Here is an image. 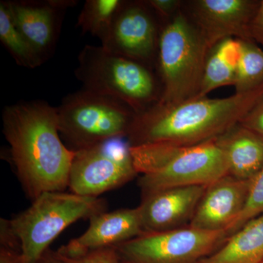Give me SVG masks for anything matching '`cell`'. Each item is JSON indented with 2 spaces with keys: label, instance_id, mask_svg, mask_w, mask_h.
I'll list each match as a JSON object with an SVG mask.
<instances>
[{
  "label": "cell",
  "instance_id": "26",
  "mask_svg": "<svg viewBox=\"0 0 263 263\" xmlns=\"http://www.w3.org/2000/svg\"><path fill=\"white\" fill-rule=\"evenodd\" d=\"M249 33L251 39L255 40L257 42L260 43L263 47V1L259 3L251 22Z\"/></svg>",
  "mask_w": 263,
  "mask_h": 263
},
{
  "label": "cell",
  "instance_id": "20",
  "mask_svg": "<svg viewBox=\"0 0 263 263\" xmlns=\"http://www.w3.org/2000/svg\"><path fill=\"white\" fill-rule=\"evenodd\" d=\"M122 3V0H87L78 18L77 27L84 34L89 33L101 41Z\"/></svg>",
  "mask_w": 263,
  "mask_h": 263
},
{
  "label": "cell",
  "instance_id": "3",
  "mask_svg": "<svg viewBox=\"0 0 263 263\" xmlns=\"http://www.w3.org/2000/svg\"><path fill=\"white\" fill-rule=\"evenodd\" d=\"M142 197L179 186H209L228 174L226 155L215 139L195 146L148 143L130 146Z\"/></svg>",
  "mask_w": 263,
  "mask_h": 263
},
{
  "label": "cell",
  "instance_id": "21",
  "mask_svg": "<svg viewBox=\"0 0 263 263\" xmlns=\"http://www.w3.org/2000/svg\"><path fill=\"white\" fill-rule=\"evenodd\" d=\"M234 86L236 94H246L263 87V50L252 41H243Z\"/></svg>",
  "mask_w": 263,
  "mask_h": 263
},
{
  "label": "cell",
  "instance_id": "9",
  "mask_svg": "<svg viewBox=\"0 0 263 263\" xmlns=\"http://www.w3.org/2000/svg\"><path fill=\"white\" fill-rule=\"evenodd\" d=\"M137 174L129 143L117 138L76 151L68 187L76 195L98 197L129 182Z\"/></svg>",
  "mask_w": 263,
  "mask_h": 263
},
{
  "label": "cell",
  "instance_id": "6",
  "mask_svg": "<svg viewBox=\"0 0 263 263\" xmlns=\"http://www.w3.org/2000/svg\"><path fill=\"white\" fill-rule=\"evenodd\" d=\"M75 75L84 89L121 100L138 114L160 98L148 66L102 46L87 45L81 50Z\"/></svg>",
  "mask_w": 263,
  "mask_h": 263
},
{
  "label": "cell",
  "instance_id": "15",
  "mask_svg": "<svg viewBox=\"0 0 263 263\" xmlns=\"http://www.w3.org/2000/svg\"><path fill=\"white\" fill-rule=\"evenodd\" d=\"M206 187L179 186L142 197L138 207L143 231H167L188 226Z\"/></svg>",
  "mask_w": 263,
  "mask_h": 263
},
{
  "label": "cell",
  "instance_id": "2",
  "mask_svg": "<svg viewBox=\"0 0 263 263\" xmlns=\"http://www.w3.org/2000/svg\"><path fill=\"white\" fill-rule=\"evenodd\" d=\"M262 96L263 87L224 98L195 97L176 104L157 102L137 114L127 141L130 146L201 144L238 124Z\"/></svg>",
  "mask_w": 263,
  "mask_h": 263
},
{
  "label": "cell",
  "instance_id": "24",
  "mask_svg": "<svg viewBox=\"0 0 263 263\" xmlns=\"http://www.w3.org/2000/svg\"><path fill=\"white\" fill-rule=\"evenodd\" d=\"M239 124L263 136V96L246 114Z\"/></svg>",
  "mask_w": 263,
  "mask_h": 263
},
{
  "label": "cell",
  "instance_id": "1",
  "mask_svg": "<svg viewBox=\"0 0 263 263\" xmlns=\"http://www.w3.org/2000/svg\"><path fill=\"white\" fill-rule=\"evenodd\" d=\"M3 133L26 195L34 200L47 192H64L76 151L62 142L57 109L43 101L6 107Z\"/></svg>",
  "mask_w": 263,
  "mask_h": 263
},
{
  "label": "cell",
  "instance_id": "17",
  "mask_svg": "<svg viewBox=\"0 0 263 263\" xmlns=\"http://www.w3.org/2000/svg\"><path fill=\"white\" fill-rule=\"evenodd\" d=\"M263 214L230 235L216 252L197 263H262Z\"/></svg>",
  "mask_w": 263,
  "mask_h": 263
},
{
  "label": "cell",
  "instance_id": "19",
  "mask_svg": "<svg viewBox=\"0 0 263 263\" xmlns=\"http://www.w3.org/2000/svg\"><path fill=\"white\" fill-rule=\"evenodd\" d=\"M0 41L19 66L34 69L44 63L36 50L15 27L4 1L0 3Z\"/></svg>",
  "mask_w": 263,
  "mask_h": 263
},
{
  "label": "cell",
  "instance_id": "7",
  "mask_svg": "<svg viewBox=\"0 0 263 263\" xmlns=\"http://www.w3.org/2000/svg\"><path fill=\"white\" fill-rule=\"evenodd\" d=\"M57 109L60 134L74 151L127 138L138 114L121 100L85 89L66 97Z\"/></svg>",
  "mask_w": 263,
  "mask_h": 263
},
{
  "label": "cell",
  "instance_id": "8",
  "mask_svg": "<svg viewBox=\"0 0 263 263\" xmlns=\"http://www.w3.org/2000/svg\"><path fill=\"white\" fill-rule=\"evenodd\" d=\"M228 233L190 226L143 232L114 248L122 263H197L223 245Z\"/></svg>",
  "mask_w": 263,
  "mask_h": 263
},
{
  "label": "cell",
  "instance_id": "25",
  "mask_svg": "<svg viewBox=\"0 0 263 263\" xmlns=\"http://www.w3.org/2000/svg\"><path fill=\"white\" fill-rule=\"evenodd\" d=\"M155 13L162 17L168 18L176 14L181 2L177 0H149L146 1Z\"/></svg>",
  "mask_w": 263,
  "mask_h": 263
},
{
  "label": "cell",
  "instance_id": "16",
  "mask_svg": "<svg viewBox=\"0 0 263 263\" xmlns=\"http://www.w3.org/2000/svg\"><path fill=\"white\" fill-rule=\"evenodd\" d=\"M226 155L228 175L252 179L263 167V136L245 126L235 124L215 139Z\"/></svg>",
  "mask_w": 263,
  "mask_h": 263
},
{
  "label": "cell",
  "instance_id": "13",
  "mask_svg": "<svg viewBox=\"0 0 263 263\" xmlns=\"http://www.w3.org/2000/svg\"><path fill=\"white\" fill-rule=\"evenodd\" d=\"M251 182L228 174L209 184L188 226L228 233L245 209Z\"/></svg>",
  "mask_w": 263,
  "mask_h": 263
},
{
  "label": "cell",
  "instance_id": "23",
  "mask_svg": "<svg viewBox=\"0 0 263 263\" xmlns=\"http://www.w3.org/2000/svg\"><path fill=\"white\" fill-rule=\"evenodd\" d=\"M56 253L57 257L65 263H122L114 247L94 249L79 257H68Z\"/></svg>",
  "mask_w": 263,
  "mask_h": 263
},
{
  "label": "cell",
  "instance_id": "22",
  "mask_svg": "<svg viewBox=\"0 0 263 263\" xmlns=\"http://www.w3.org/2000/svg\"><path fill=\"white\" fill-rule=\"evenodd\" d=\"M261 214H263V167L252 179L245 209L239 217L230 227L228 235L230 236L246 223Z\"/></svg>",
  "mask_w": 263,
  "mask_h": 263
},
{
  "label": "cell",
  "instance_id": "11",
  "mask_svg": "<svg viewBox=\"0 0 263 263\" xmlns=\"http://www.w3.org/2000/svg\"><path fill=\"white\" fill-rule=\"evenodd\" d=\"M16 28L36 50L43 62L52 56L62 27V15L72 0L4 1Z\"/></svg>",
  "mask_w": 263,
  "mask_h": 263
},
{
  "label": "cell",
  "instance_id": "27",
  "mask_svg": "<svg viewBox=\"0 0 263 263\" xmlns=\"http://www.w3.org/2000/svg\"><path fill=\"white\" fill-rule=\"evenodd\" d=\"M37 263H65L57 257L56 253L49 249L43 254Z\"/></svg>",
  "mask_w": 263,
  "mask_h": 263
},
{
  "label": "cell",
  "instance_id": "28",
  "mask_svg": "<svg viewBox=\"0 0 263 263\" xmlns=\"http://www.w3.org/2000/svg\"><path fill=\"white\" fill-rule=\"evenodd\" d=\"M263 263V262H262Z\"/></svg>",
  "mask_w": 263,
  "mask_h": 263
},
{
  "label": "cell",
  "instance_id": "5",
  "mask_svg": "<svg viewBox=\"0 0 263 263\" xmlns=\"http://www.w3.org/2000/svg\"><path fill=\"white\" fill-rule=\"evenodd\" d=\"M98 197L47 192L13 219L10 226L20 242L24 263H37L53 240L72 223L105 212Z\"/></svg>",
  "mask_w": 263,
  "mask_h": 263
},
{
  "label": "cell",
  "instance_id": "4",
  "mask_svg": "<svg viewBox=\"0 0 263 263\" xmlns=\"http://www.w3.org/2000/svg\"><path fill=\"white\" fill-rule=\"evenodd\" d=\"M210 51L195 24L176 13L159 36L157 60L162 89L157 102L176 104L197 97Z\"/></svg>",
  "mask_w": 263,
  "mask_h": 263
},
{
  "label": "cell",
  "instance_id": "18",
  "mask_svg": "<svg viewBox=\"0 0 263 263\" xmlns=\"http://www.w3.org/2000/svg\"><path fill=\"white\" fill-rule=\"evenodd\" d=\"M243 42L227 38L213 47L208 55L201 87L197 97H205L221 86H234Z\"/></svg>",
  "mask_w": 263,
  "mask_h": 263
},
{
  "label": "cell",
  "instance_id": "10",
  "mask_svg": "<svg viewBox=\"0 0 263 263\" xmlns=\"http://www.w3.org/2000/svg\"><path fill=\"white\" fill-rule=\"evenodd\" d=\"M151 10L146 2L123 1L101 41L102 47L146 65L150 63L157 54L160 32Z\"/></svg>",
  "mask_w": 263,
  "mask_h": 263
},
{
  "label": "cell",
  "instance_id": "12",
  "mask_svg": "<svg viewBox=\"0 0 263 263\" xmlns=\"http://www.w3.org/2000/svg\"><path fill=\"white\" fill-rule=\"evenodd\" d=\"M259 3L249 0H198L193 22L212 49L227 38L252 41L249 27Z\"/></svg>",
  "mask_w": 263,
  "mask_h": 263
},
{
  "label": "cell",
  "instance_id": "14",
  "mask_svg": "<svg viewBox=\"0 0 263 263\" xmlns=\"http://www.w3.org/2000/svg\"><path fill=\"white\" fill-rule=\"evenodd\" d=\"M143 232L139 207L99 213L90 218L89 228L84 234L71 240L57 253L65 257H79L94 249L115 247Z\"/></svg>",
  "mask_w": 263,
  "mask_h": 263
}]
</instances>
